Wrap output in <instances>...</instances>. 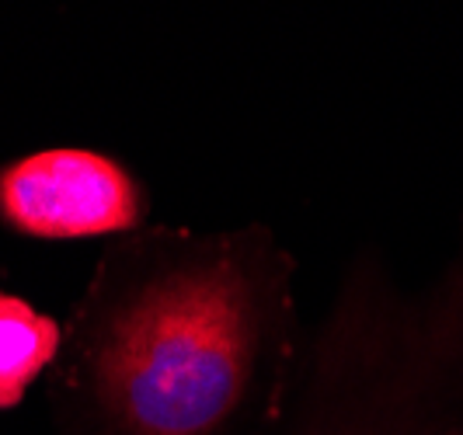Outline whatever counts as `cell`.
Wrapping results in <instances>:
<instances>
[{"mask_svg":"<svg viewBox=\"0 0 463 435\" xmlns=\"http://www.w3.org/2000/svg\"><path fill=\"white\" fill-rule=\"evenodd\" d=\"M269 223L105 241L46 376L52 435H276L310 324Z\"/></svg>","mask_w":463,"mask_h":435,"instance_id":"1","label":"cell"},{"mask_svg":"<svg viewBox=\"0 0 463 435\" xmlns=\"http://www.w3.org/2000/svg\"><path fill=\"white\" fill-rule=\"evenodd\" d=\"M276 435H463V241L421 282L348 254Z\"/></svg>","mask_w":463,"mask_h":435,"instance_id":"2","label":"cell"},{"mask_svg":"<svg viewBox=\"0 0 463 435\" xmlns=\"http://www.w3.org/2000/svg\"><path fill=\"white\" fill-rule=\"evenodd\" d=\"M133 164L94 147H39L0 161V227L28 241H116L150 223Z\"/></svg>","mask_w":463,"mask_h":435,"instance_id":"3","label":"cell"},{"mask_svg":"<svg viewBox=\"0 0 463 435\" xmlns=\"http://www.w3.org/2000/svg\"><path fill=\"white\" fill-rule=\"evenodd\" d=\"M63 324L28 297L0 286V414L18 411L60 355Z\"/></svg>","mask_w":463,"mask_h":435,"instance_id":"4","label":"cell"}]
</instances>
